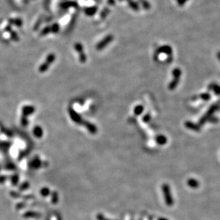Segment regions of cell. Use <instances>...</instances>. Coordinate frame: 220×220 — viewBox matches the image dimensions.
Returning <instances> with one entry per match:
<instances>
[{
  "label": "cell",
  "instance_id": "1",
  "mask_svg": "<svg viewBox=\"0 0 220 220\" xmlns=\"http://www.w3.org/2000/svg\"><path fill=\"white\" fill-rule=\"evenodd\" d=\"M220 110V99L218 100L216 102L213 103L210 108H208L206 113L202 116V117L201 118L199 121V125L200 126H202L208 121V120L210 119V117L214 116V114L216 112Z\"/></svg>",
  "mask_w": 220,
  "mask_h": 220
},
{
  "label": "cell",
  "instance_id": "2",
  "mask_svg": "<svg viewBox=\"0 0 220 220\" xmlns=\"http://www.w3.org/2000/svg\"><path fill=\"white\" fill-rule=\"evenodd\" d=\"M36 111V108L32 105H25L21 109V116L20 122L23 127H26L28 125V117L32 115Z\"/></svg>",
  "mask_w": 220,
  "mask_h": 220
},
{
  "label": "cell",
  "instance_id": "3",
  "mask_svg": "<svg viewBox=\"0 0 220 220\" xmlns=\"http://www.w3.org/2000/svg\"><path fill=\"white\" fill-rule=\"evenodd\" d=\"M56 60V55L54 53H50L47 55L46 59V61L39 67V72L40 73H44L47 72L50 66Z\"/></svg>",
  "mask_w": 220,
  "mask_h": 220
},
{
  "label": "cell",
  "instance_id": "4",
  "mask_svg": "<svg viewBox=\"0 0 220 220\" xmlns=\"http://www.w3.org/2000/svg\"><path fill=\"white\" fill-rule=\"evenodd\" d=\"M48 166V163L47 161H42L40 157L37 155L34 157L33 159L28 163L29 168L34 169V170H39L42 167H47Z\"/></svg>",
  "mask_w": 220,
  "mask_h": 220
},
{
  "label": "cell",
  "instance_id": "5",
  "mask_svg": "<svg viewBox=\"0 0 220 220\" xmlns=\"http://www.w3.org/2000/svg\"><path fill=\"white\" fill-rule=\"evenodd\" d=\"M75 50L79 54V59L82 63H85L86 61V56L84 52V47L80 42H77L74 45Z\"/></svg>",
  "mask_w": 220,
  "mask_h": 220
},
{
  "label": "cell",
  "instance_id": "6",
  "mask_svg": "<svg viewBox=\"0 0 220 220\" xmlns=\"http://www.w3.org/2000/svg\"><path fill=\"white\" fill-rule=\"evenodd\" d=\"M113 36H112L111 34L106 36L102 40L100 41L96 46V48L97 50H103L105 47H106L109 43H110L112 40H113Z\"/></svg>",
  "mask_w": 220,
  "mask_h": 220
},
{
  "label": "cell",
  "instance_id": "7",
  "mask_svg": "<svg viewBox=\"0 0 220 220\" xmlns=\"http://www.w3.org/2000/svg\"><path fill=\"white\" fill-rule=\"evenodd\" d=\"M69 113L71 119L73 122L77 124H80V125H81V124L83 125L84 121H83L81 116L79 114L77 111H75L73 108H70L69 109Z\"/></svg>",
  "mask_w": 220,
  "mask_h": 220
},
{
  "label": "cell",
  "instance_id": "8",
  "mask_svg": "<svg viewBox=\"0 0 220 220\" xmlns=\"http://www.w3.org/2000/svg\"><path fill=\"white\" fill-rule=\"evenodd\" d=\"M173 75L174 77V79L170 86V89L171 90L174 89L177 86L179 81L180 80V77L182 75V72L179 68H177L173 71Z\"/></svg>",
  "mask_w": 220,
  "mask_h": 220
},
{
  "label": "cell",
  "instance_id": "9",
  "mask_svg": "<svg viewBox=\"0 0 220 220\" xmlns=\"http://www.w3.org/2000/svg\"><path fill=\"white\" fill-rule=\"evenodd\" d=\"M208 91H212L217 96H220V85L217 83L212 82L208 85Z\"/></svg>",
  "mask_w": 220,
  "mask_h": 220
},
{
  "label": "cell",
  "instance_id": "10",
  "mask_svg": "<svg viewBox=\"0 0 220 220\" xmlns=\"http://www.w3.org/2000/svg\"><path fill=\"white\" fill-rule=\"evenodd\" d=\"M98 9L99 8L97 6H92L84 8L83 9V11L84 14H85L87 16L92 17L97 13Z\"/></svg>",
  "mask_w": 220,
  "mask_h": 220
},
{
  "label": "cell",
  "instance_id": "11",
  "mask_svg": "<svg viewBox=\"0 0 220 220\" xmlns=\"http://www.w3.org/2000/svg\"><path fill=\"white\" fill-rule=\"evenodd\" d=\"M41 217L42 214L41 213L31 210L26 211L23 215V217L25 218H39Z\"/></svg>",
  "mask_w": 220,
  "mask_h": 220
},
{
  "label": "cell",
  "instance_id": "12",
  "mask_svg": "<svg viewBox=\"0 0 220 220\" xmlns=\"http://www.w3.org/2000/svg\"><path fill=\"white\" fill-rule=\"evenodd\" d=\"M32 133H33L34 136L39 139L42 138L43 135V129L41 126H36L33 128Z\"/></svg>",
  "mask_w": 220,
  "mask_h": 220
},
{
  "label": "cell",
  "instance_id": "13",
  "mask_svg": "<svg viewBox=\"0 0 220 220\" xmlns=\"http://www.w3.org/2000/svg\"><path fill=\"white\" fill-rule=\"evenodd\" d=\"M129 8L134 12H138L140 10V6L136 0H128L127 1Z\"/></svg>",
  "mask_w": 220,
  "mask_h": 220
},
{
  "label": "cell",
  "instance_id": "14",
  "mask_svg": "<svg viewBox=\"0 0 220 220\" xmlns=\"http://www.w3.org/2000/svg\"><path fill=\"white\" fill-rule=\"evenodd\" d=\"M185 126L187 128L191 130L196 131V132H199L201 130V126L199 124L195 123L193 122H185Z\"/></svg>",
  "mask_w": 220,
  "mask_h": 220
},
{
  "label": "cell",
  "instance_id": "15",
  "mask_svg": "<svg viewBox=\"0 0 220 220\" xmlns=\"http://www.w3.org/2000/svg\"><path fill=\"white\" fill-rule=\"evenodd\" d=\"M159 52L166 53L167 54H171V53L172 54V48H171L170 46H163L162 47H160L159 48Z\"/></svg>",
  "mask_w": 220,
  "mask_h": 220
},
{
  "label": "cell",
  "instance_id": "16",
  "mask_svg": "<svg viewBox=\"0 0 220 220\" xmlns=\"http://www.w3.org/2000/svg\"><path fill=\"white\" fill-rule=\"evenodd\" d=\"M19 179H20L19 175L17 173H14V174L12 175V176H10V182L14 187H15V186L18 185L19 182Z\"/></svg>",
  "mask_w": 220,
  "mask_h": 220
},
{
  "label": "cell",
  "instance_id": "17",
  "mask_svg": "<svg viewBox=\"0 0 220 220\" xmlns=\"http://www.w3.org/2000/svg\"><path fill=\"white\" fill-rule=\"evenodd\" d=\"M8 22H9V25H14L17 27H21L22 25H23V21H22V20L20 19H10L8 20Z\"/></svg>",
  "mask_w": 220,
  "mask_h": 220
},
{
  "label": "cell",
  "instance_id": "18",
  "mask_svg": "<svg viewBox=\"0 0 220 220\" xmlns=\"http://www.w3.org/2000/svg\"><path fill=\"white\" fill-rule=\"evenodd\" d=\"M137 1L146 10H149L151 8L150 4L148 0H138Z\"/></svg>",
  "mask_w": 220,
  "mask_h": 220
},
{
  "label": "cell",
  "instance_id": "19",
  "mask_svg": "<svg viewBox=\"0 0 220 220\" xmlns=\"http://www.w3.org/2000/svg\"><path fill=\"white\" fill-rule=\"evenodd\" d=\"M51 202L53 204H56L59 201V195L58 193L56 190L51 193Z\"/></svg>",
  "mask_w": 220,
  "mask_h": 220
},
{
  "label": "cell",
  "instance_id": "20",
  "mask_svg": "<svg viewBox=\"0 0 220 220\" xmlns=\"http://www.w3.org/2000/svg\"><path fill=\"white\" fill-rule=\"evenodd\" d=\"M77 6H78L77 3L75 1H66V2L63 3V4H61V7L64 8V9H67V8H69L71 7L76 8Z\"/></svg>",
  "mask_w": 220,
  "mask_h": 220
},
{
  "label": "cell",
  "instance_id": "21",
  "mask_svg": "<svg viewBox=\"0 0 220 220\" xmlns=\"http://www.w3.org/2000/svg\"><path fill=\"white\" fill-rule=\"evenodd\" d=\"M199 99L202 100L203 101H207L211 99V94L208 92H203L199 95Z\"/></svg>",
  "mask_w": 220,
  "mask_h": 220
},
{
  "label": "cell",
  "instance_id": "22",
  "mask_svg": "<svg viewBox=\"0 0 220 220\" xmlns=\"http://www.w3.org/2000/svg\"><path fill=\"white\" fill-rule=\"evenodd\" d=\"M110 12V9L108 7L104 8L100 14V17L101 19H105Z\"/></svg>",
  "mask_w": 220,
  "mask_h": 220
},
{
  "label": "cell",
  "instance_id": "23",
  "mask_svg": "<svg viewBox=\"0 0 220 220\" xmlns=\"http://www.w3.org/2000/svg\"><path fill=\"white\" fill-rule=\"evenodd\" d=\"M30 187V183L28 181H25L23 183H22L19 187V191H23L25 190H26L28 189Z\"/></svg>",
  "mask_w": 220,
  "mask_h": 220
},
{
  "label": "cell",
  "instance_id": "24",
  "mask_svg": "<svg viewBox=\"0 0 220 220\" xmlns=\"http://www.w3.org/2000/svg\"><path fill=\"white\" fill-rule=\"evenodd\" d=\"M40 193L43 197H47L51 194V190L49 188L45 187H43L41 191H40Z\"/></svg>",
  "mask_w": 220,
  "mask_h": 220
},
{
  "label": "cell",
  "instance_id": "25",
  "mask_svg": "<svg viewBox=\"0 0 220 220\" xmlns=\"http://www.w3.org/2000/svg\"><path fill=\"white\" fill-rule=\"evenodd\" d=\"M188 183L190 187H192V188H197V187H199V183L198 181H197V180H196V179H189L188 180Z\"/></svg>",
  "mask_w": 220,
  "mask_h": 220
},
{
  "label": "cell",
  "instance_id": "26",
  "mask_svg": "<svg viewBox=\"0 0 220 220\" xmlns=\"http://www.w3.org/2000/svg\"><path fill=\"white\" fill-rule=\"evenodd\" d=\"M10 36L11 39L15 42H19L20 41V38L15 31H12L10 32Z\"/></svg>",
  "mask_w": 220,
  "mask_h": 220
},
{
  "label": "cell",
  "instance_id": "27",
  "mask_svg": "<svg viewBox=\"0 0 220 220\" xmlns=\"http://www.w3.org/2000/svg\"><path fill=\"white\" fill-rule=\"evenodd\" d=\"M4 168L6 170L14 171V170H16L17 167H16L15 165H14V163H8L7 164L4 166Z\"/></svg>",
  "mask_w": 220,
  "mask_h": 220
},
{
  "label": "cell",
  "instance_id": "28",
  "mask_svg": "<svg viewBox=\"0 0 220 220\" xmlns=\"http://www.w3.org/2000/svg\"><path fill=\"white\" fill-rule=\"evenodd\" d=\"M60 26L58 23H54L52 26H51V32L58 33L59 31Z\"/></svg>",
  "mask_w": 220,
  "mask_h": 220
},
{
  "label": "cell",
  "instance_id": "29",
  "mask_svg": "<svg viewBox=\"0 0 220 220\" xmlns=\"http://www.w3.org/2000/svg\"><path fill=\"white\" fill-rule=\"evenodd\" d=\"M11 197H12L13 198H20V197H22V195L20 193V191H11L9 193Z\"/></svg>",
  "mask_w": 220,
  "mask_h": 220
},
{
  "label": "cell",
  "instance_id": "30",
  "mask_svg": "<svg viewBox=\"0 0 220 220\" xmlns=\"http://www.w3.org/2000/svg\"><path fill=\"white\" fill-rule=\"evenodd\" d=\"M51 32V26H47L46 28H44L42 30L41 32V36H46L48 34Z\"/></svg>",
  "mask_w": 220,
  "mask_h": 220
},
{
  "label": "cell",
  "instance_id": "31",
  "mask_svg": "<svg viewBox=\"0 0 220 220\" xmlns=\"http://www.w3.org/2000/svg\"><path fill=\"white\" fill-rule=\"evenodd\" d=\"M26 206V202H20L16 204L15 208L17 210L23 209Z\"/></svg>",
  "mask_w": 220,
  "mask_h": 220
},
{
  "label": "cell",
  "instance_id": "32",
  "mask_svg": "<svg viewBox=\"0 0 220 220\" xmlns=\"http://www.w3.org/2000/svg\"><path fill=\"white\" fill-rule=\"evenodd\" d=\"M208 122H209L211 123H217L219 122V119L217 117L213 116L210 117V119L208 120Z\"/></svg>",
  "mask_w": 220,
  "mask_h": 220
},
{
  "label": "cell",
  "instance_id": "33",
  "mask_svg": "<svg viewBox=\"0 0 220 220\" xmlns=\"http://www.w3.org/2000/svg\"><path fill=\"white\" fill-rule=\"evenodd\" d=\"M8 179V177L6 175H1L0 176V184H3Z\"/></svg>",
  "mask_w": 220,
  "mask_h": 220
},
{
  "label": "cell",
  "instance_id": "34",
  "mask_svg": "<svg viewBox=\"0 0 220 220\" xmlns=\"http://www.w3.org/2000/svg\"><path fill=\"white\" fill-rule=\"evenodd\" d=\"M176 1L179 6L182 7L188 1V0H176Z\"/></svg>",
  "mask_w": 220,
  "mask_h": 220
},
{
  "label": "cell",
  "instance_id": "35",
  "mask_svg": "<svg viewBox=\"0 0 220 220\" xmlns=\"http://www.w3.org/2000/svg\"><path fill=\"white\" fill-rule=\"evenodd\" d=\"M4 31H5L6 32H8L10 33L11 31H12V26H11V25H7L5 27Z\"/></svg>",
  "mask_w": 220,
  "mask_h": 220
},
{
  "label": "cell",
  "instance_id": "36",
  "mask_svg": "<svg viewBox=\"0 0 220 220\" xmlns=\"http://www.w3.org/2000/svg\"><path fill=\"white\" fill-rule=\"evenodd\" d=\"M136 110H137V111H135V112H136V113H137V114H139V113H141V112L143 111V106H138V107H137Z\"/></svg>",
  "mask_w": 220,
  "mask_h": 220
},
{
  "label": "cell",
  "instance_id": "37",
  "mask_svg": "<svg viewBox=\"0 0 220 220\" xmlns=\"http://www.w3.org/2000/svg\"><path fill=\"white\" fill-rule=\"evenodd\" d=\"M22 197H23V198L25 200H28V199L34 198V196L32 195H26L25 196H22Z\"/></svg>",
  "mask_w": 220,
  "mask_h": 220
},
{
  "label": "cell",
  "instance_id": "38",
  "mask_svg": "<svg viewBox=\"0 0 220 220\" xmlns=\"http://www.w3.org/2000/svg\"><path fill=\"white\" fill-rule=\"evenodd\" d=\"M107 3L110 6H114L116 4V0H108Z\"/></svg>",
  "mask_w": 220,
  "mask_h": 220
},
{
  "label": "cell",
  "instance_id": "39",
  "mask_svg": "<svg viewBox=\"0 0 220 220\" xmlns=\"http://www.w3.org/2000/svg\"><path fill=\"white\" fill-rule=\"evenodd\" d=\"M217 58H218L219 61L220 62V51L217 53Z\"/></svg>",
  "mask_w": 220,
  "mask_h": 220
},
{
  "label": "cell",
  "instance_id": "40",
  "mask_svg": "<svg viewBox=\"0 0 220 220\" xmlns=\"http://www.w3.org/2000/svg\"><path fill=\"white\" fill-rule=\"evenodd\" d=\"M93 1L97 2V3H100L101 2V0H93Z\"/></svg>",
  "mask_w": 220,
  "mask_h": 220
},
{
  "label": "cell",
  "instance_id": "41",
  "mask_svg": "<svg viewBox=\"0 0 220 220\" xmlns=\"http://www.w3.org/2000/svg\"><path fill=\"white\" fill-rule=\"evenodd\" d=\"M119 1H128V0H119Z\"/></svg>",
  "mask_w": 220,
  "mask_h": 220
},
{
  "label": "cell",
  "instance_id": "42",
  "mask_svg": "<svg viewBox=\"0 0 220 220\" xmlns=\"http://www.w3.org/2000/svg\"><path fill=\"white\" fill-rule=\"evenodd\" d=\"M1 169H2V166H1V165H0V172H1Z\"/></svg>",
  "mask_w": 220,
  "mask_h": 220
},
{
  "label": "cell",
  "instance_id": "43",
  "mask_svg": "<svg viewBox=\"0 0 220 220\" xmlns=\"http://www.w3.org/2000/svg\"><path fill=\"white\" fill-rule=\"evenodd\" d=\"M46 220H50V218H48Z\"/></svg>",
  "mask_w": 220,
  "mask_h": 220
}]
</instances>
